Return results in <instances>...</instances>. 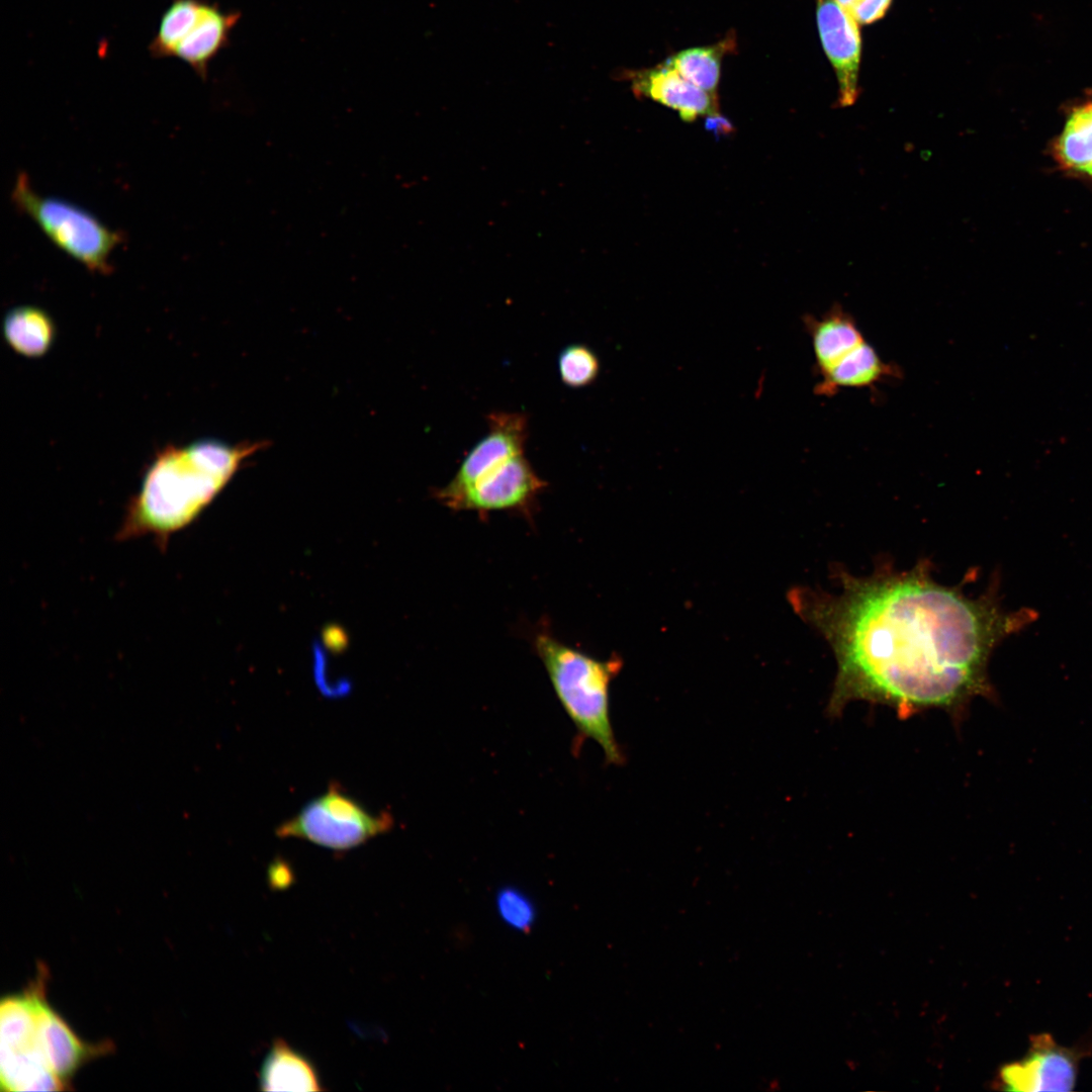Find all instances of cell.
<instances>
[{
  "mask_svg": "<svg viewBox=\"0 0 1092 1092\" xmlns=\"http://www.w3.org/2000/svg\"><path fill=\"white\" fill-rule=\"evenodd\" d=\"M836 579V593L799 586L788 594L836 659L832 716L854 701L907 718L929 709L956 714L977 697L995 700L988 674L994 649L1038 617L1031 608L1004 609L997 575L973 598L938 583L924 560L868 576L840 569Z\"/></svg>",
  "mask_w": 1092,
  "mask_h": 1092,
  "instance_id": "obj_1",
  "label": "cell"
},
{
  "mask_svg": "<svg viewBox=\"0 0 1092 1092\" xmlns=\"http://www.w3.org/2000/svg\"><path fill=\"white\" fill-rule=\"evenodd\" d=\"M259 444L204 439L168 445L147 468L116 533L119 541L152 537L161 548L202 513Z\"/></svg>",
  "mask_w": 1092,
  "mask_h": 1092,
  "instance_id": "obj_2",
  "label": "cell"
},
{
  "mask_svg": "<svg viewBox=\"0 0 1092 1092\" xmlns=\"http://www.w3.org/2000/svg\"><path fill=\"white\" fill-rule=\"evenodd\" d=\"M534 649L580 742L592 739L608 763L621 764L624 757L610 717V685L622 668L621 658L598 659L548 630L535 634Z\"/></svg>",
  "mask_w": 1092,
  "mask_h": 1092,
  "instance_id": "obj_3",
  "label": "cell"
},
{
  "mask_svg": "<svg viewBox=\"0 0 1092 1092\" xmlns=\"http://www.w3.org/2000/svg\"><path fill=\"white\" fill-rule=\"evenodd\" d=\"M11 200L61 251L89 271L108 274L112 256L123 235L82 206L57 196L42 195L25 173L15 179Z\"/></svg>",
  "mask_w": 1092,
  "mask_h": 1092,
  "instance_id": "obj_4",
  "label": "cell"
},
{
  "mask_svg": "<svg viewBox=\"0 0 1092 1092\" xmlns=\"http://www.w3.org/2000/svg\"><path fill=\"white\" fill-rule=\"evenodd\" d=\"M392 825L390 814L371 812L339 784L332 783L324 794L306 803L275 832L281 838H297L346 851L386 833Z\"/></svg>",
  "mask_w": 1092,
  "mask_h": 1092,
  "instance_id": "obj_5",
  "label": "cell"
},
{
  "mask_svg": "<svg viewBox=\"0 0 1092 1092\" xmlns=\"http://www.w3.org/2000/svg\"><path fill=\"white\" fill-rule=\"evenodd\" d=\"M546 486L547 483L521 454L480 477L445 507L453 511L475 512L482 518L497 511L528 514Z\"/></svg>",
  "mask_w": 1092,
  "mask_h": 1092,
  "instance_id": "obj_6",
  "label": "cell"
},
{
  "mask_svg": "<svg viewBox=\"0 0 1092 1092\" xmlns=\"http://www.w3.org/2000/svg\"><path fill=\"white\" fill-rule=\"evenodd\" d=\"M1083 1052L1059 1044L1051 1034H1035L1023 1058L1000 1068L997 1083L1007 1091H1072Z\"/></svg>",
  "mask_w": 1092,
  "mask_h": 1092,
  "instance_id": "obj_7",
  "label": "cell"
},
{
  "mask_svg": "<svg viewBox=\"0 0 1092 1092\" xmlns=\"http://www.w3.org/2000/svg\"><path fill=\"white\" fill-rule=\"evenodd\" d=\"M488 431L469 451L451 480L435 491L446 506L476 480L509 459L524 454L528 419L523 413L493 412L486 417Z\"/></svg>",
  "mask_w": 1092,
  "mask_h": 1092,
  "instance_id": "obj_8",
  "label": "cell"
},
{
  "mask_svg": "<svg viewBox=\"0 0 1092 1092\" xmlns=\"http://www.w3.org/2000/svg\"><path fill=\"white\" fill-rule=\"evenodd\" d=\"M46 970H40L27 990L31 996L39 1046L53 1072L65 1084L88 1060L111 1051L110 1043L89 1044L82 1041L67 1022L46 1000Z\"/></svg>",
  "mask_w": 1092,
  "mask_h": 1092,
  "instance_id": "obj_9",
  "label": "cell"
},
{
  "mask_svg": "<svg viewBox=\"0 0 1092 1092\" xmlns=\"http://www.w3.org/2000/svg\"><path fill=\"white\" fill-rule=\"evenodd\" d=\"M816 18L823 50L837 78V104L850 106L859 94L861 38L857 22L836 0H816Z\"/></svg>",
  "mask_w": 1092,
  "mask_h": 1092,
  "instance_id": "obj_10",
  "label": "cell"
},
{
  "mask_svg": "<svg viewBox=\"0 0 1092 1092\" xmlns=\"http://www.w3.org/2000/svg\"><path fill=\"white\" fill-rule=\"evenodd\" d=\"M633 92L675 110L685 121L718 115L715 94L684 78L666 62L656 67L629 73Z\"/></svg>",
  "mask_w": 1092,
  "mask_h": 1092,
  "instance_id": "obj_11",
  "label": "cell"
},
{
  "mask_svg": "<svg viewBox=\"0 0 1092 1092\" xmlns=\"http://www.w3.org/2000/svg\"><path fill=\"white\" fill-rule=\"evenodd\" d=\"M804 326L811 338L819 377L866 341L854 317L837 304L820 317L805 316Z\"/></svg>",
  "mask_w": 1092,
  "mask_h": 1092,
  "instance_id": "obj_12",
  "label": "cell"
},
{
  "mask_svg": "<svg viewBox=\"0 0 1092 1092\" xmlns=\"http://www.w3.org/2000/svg\"><path fill=\"white\" fill-rule=\"evenodd\" d=\"M902 375L899 365L884 361L866 340L820 377L814 391L820 396H833L840 388H872Z\"/></svg>",
  "mask_w": 1092,
  "mask_h": 1092,
  "instance_id": "obj_13",
  "label": "cell"
},
{
  "mask_svg": "<svg viewBox=\"0 0 1092 1092\" xmlns=\"http://www.w3.org/2000/svg\"><path fill=\"white\" fill-rule=\"evenodd\" d=\"M0 1082L3 1091H62L66 1085L50 1068L38 1039L0 1046Z\"/></svg>",
  "mask_w": 1092,
  "mask_h": 1092,
  "instance_id": "obj_14",
  "label": "cell"
},
{
  "mask_svg": "<svg viewBox=\"0 0 1092 1092\" xmlns=\"http://www.w3.org/2000/svg\"><path fill=\"white\" fill-rule=\"evenodd\" d=\"M239 19V13L224 12L206 2L197 23L179 43L174 57L205 79L209 63L226 47Z\"/></svg>",
  "mask_w": 1092,
  "mask_h": 1092,
  "instance_id": "obj_15",
  "label": "cell"
},
{
  "mask_svg": "<svg viewBox=\"0 0 1092 1092\" xmlns=\"http://www.w3.org/2000/svg\"><path fill=\"white\" fill-rule=\"evenodd\" d=\"M263 1091H321L313 1064L282 1038L272 1043L259 1071Z\"/></svg>",
  "mask_w": 1092,
  "mask_h": 1092,
  "instance_id": "obj_16",
  "label": "cell"
},
{
  "mask_svg": "<svg viewBox=\"0 0 1092 1092\" xmlns=\"http://www.w3.org/2000/svg\"><path fill=\"white\" fill-rule=\"evenodd\" d=\"M2 329L8 346L28 358L43 356L56 338L54 320L44 309L34 305H20L9 309L4 316Z\"/></svg>",
  "mask_w": 1092,
  "mask_h": 1092,
  "instance_id": "obj_17",
  "label": "cell"
},
{
  "mask_svg": "<svg viewBox=\"0 0 1092 1092\" xmlns=\"http://www.w3.org/2000/svg\"><path fill=\"white\" fill-rule=\"evenodd\" d=\"M1054 153L1063 167L1092 178V102L1071 112Z\"/></svg>",
  "mask_w": 1092,
  "mask_h": 1092,
  "instance_id": "obj_18",
  "label": "cell"
},
{
  "mask_svg": "<svg viewBox=\"0 0 1092 1092\" xmlns=\"http://www.w3.org/2000/svg\"><path fill=\"white\" fill-rule=\"evenodd\" d=\"M734 47V38L727 36L713 46L678 52L665 62L694 85L715 94L720 79L721 60L725 53Z\"/></svg>",
  "mask_w": 1092,
  "mask_h": 1092,
  "instance_id": "obj_19",
  "label": "cell"
},
{
  "mask_svg": "<svg viewBox=\"0 0 1092 1092\" xmlns=\"http://www.w3.org/2000/svg\"><path fill=\"white\" fill-rule=\"evenodd\" d=\"M202 0H172L164 11L150 42L153 58H172L179 43L197 23L205 6Z\"/></svg>",
  "mask_w": 1092,
  "mask_h": 1092,
  "instance_id": "obj_20",
  "label": "cell"
},
{
  "mask_svg": "<svg viewBox=\"0 0 1092 1092\" xmlns=\"http://www.w3.org/2000/svg\"><path fill=\"white\" fill-rule=\"evenodd\" d=\"M558 374L562 383L570 388L592 384L600 373V360L595 351L581 343L564 347L557 359Z\"/></svg>",
  "mask_w": 1092,
  "mask_h": 1092,
  "instance_id": "obj_21",
  "label": "cell"
},
{
  "mask_svg": "<svg viewBox=\"0 0 1092 1092\" xmlns=\"http://www.w3.org/2000/svg\"><path fill=\"white\" fill-rule=\"evenodd\" d=\"M494 905L502 922L513 930L526 932L536 922L533 900L518 887L508 885L498 889Z\"/></svg>",
  "mask_w": 1092,
  "mask_h": 1092,
  "instance_id": "obj_22",
  "label": "cell"
},
{
  "mask_svg": "<svg viewBox=\"0 0 1092 1092\" xmlns=\"http://www.w3.org/2000/svg\"><path fill=\"white\" fill-rule=\"evenodd\" d=\"M859 24H871L889 10L892 0H836Z\"/></svg>",
  "mask_w": 1092,
  "mask_h": 1092,
  "instance_id": "obj_23",
  "label": "cell"
},
{
  "mask_svg": "<svg viewBox=\"0 0 1092 1092\" xmlns=\"http://www.w3.org/2000/svg\"><path fill=\"white\" fill-rule=\"evenodd\" d=\"M293 880L289 863L282 858H275L268 869L269 884L276 889L288 887Z\"/></svg>",
  "mask_w": 1092,
  "mask_h": 1092,
  "instance_id": "obj_24",
  "label": "cell"
}]
</instances>
